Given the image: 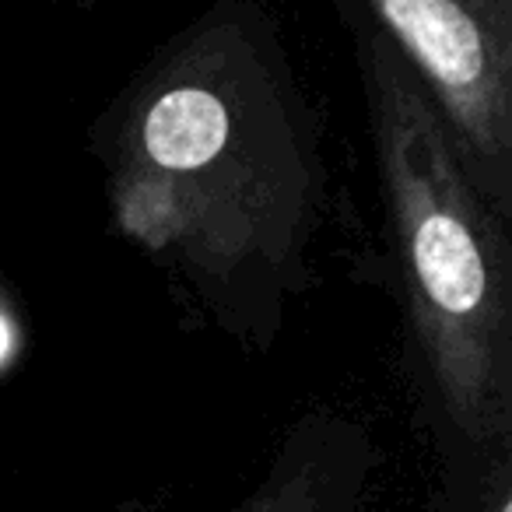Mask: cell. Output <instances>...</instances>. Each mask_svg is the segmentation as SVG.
I'll return each mask as SVG.
<instances>
[{"mask_svg": "<svg viewBox=\"0 0 512 512\" xmlns=\"http://www.w3.org/2000/svg\"><path fill=\"white\" fill-rule=\"evenodd\" d=\"M116 232L225 334L271 348L309 285L327 169L281 29L256 0L190 22L95 130Z\"/></svg>", "mask_w": 512, "mask_h": 512, "instance_id": "6da1fadb", "label": "cell"}, {"mask_svg": "<svg viewBox=\"0 0 512 512\" xmlns=\"http://www.w3.org/2000/svg\"><path fill=\"white\" fill-rule=\"evenodd\" d=\"M358 32L372 151L432 390L477 449L512 432L509 218L481 193L411 67L365 18Z\"/></svg>", "mask_w": 512, "mask_h": 512, "instance_id": "7a4b0ae2", "label": "cell"}, {"mask_svg": "<svg viewBox=\"0 0 512 512\" xmlns=\"http://www.w3.org/2000/svg\"><path fill=\"white\" fill-rule=\"evenodd\" d=\"M460 144L481 193L512 218V0H362Z\"/></svg>", "mask_w": 512, "mask_h": 512, "instance_id": "3957f363", "label": "cell"}, {"mask_svg": "<svg viewBox=\"0 0 512 512\" xmlns=\"http://www.w3.org/2000/svg\"><path fill=\"white\" fill-rule=\"evenodd\" d=\"M362 421L309 411L281 439L271 467L228 512H355L376 470Z\"/></svg>", "mask_w": 512, "mask_h": 512, "instance_id": "277c9868", "label": "cell"}, {"mask_svg": "<svg viewBox=\"0 0 512 512\" xmlns=\"http://www.w3.org/2000/svg\"><path fill=\"white\" fill-rule=\"evenodd\" d=\"M484 512H512V488H509V470H498V481L491 488V505Z\"/></svg>", "mask_w": 512, "mask_h": 512, "instance_id": "5b68a950", "label": "cell"}]
</instances>
